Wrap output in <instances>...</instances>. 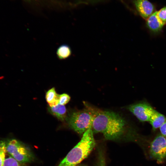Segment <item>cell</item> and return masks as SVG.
Here are the masks:
<instances>
[{"instance_id": "18", "label": "cell", "mask_w": 166, "mask_h": 166, "mask_svg": "<svg viewBox=\"0 0 166 166\" xmlns=\"http://www.w3.org/2000/svg\"><path fill=\"white\" fill-rule=\"evenodd\" d=\"M70 99V96L66 93L59 95V104L64 105L67 104Z\"/></svg>"}, {"instance_id": "1", "label": "cell", "mask_w": 166, "mask_h": 166, "mask_svg": "<svg viewBox=\"0 0 166 166\" xmlns=\"http://www.w3.org/2000/svg\"><path fill=\"white\" fill-rule=\"evenodd\" d=\"M93 115L92 129L93 133H102L107 140H117L127 138L136 141L141 139L136 130L118 113L91 106Z\"/></svg>"}, {"instance_id": "9", "label": "cell", "mask_w": 166, "mask_h": 166, "mask_svg": "<svg viewBox=\"0 0 166 166\" xmlns=\"http://www.w3.org/2000/svg\"><path fill=\"white\" fill-rule=\"evenodd\" d=\"M166 121V117L163 114L155 110L151 116L149 122L152 126L153 131L160 127Z\"/></svg>"}, {"instance_id": "21", "label": "cell", "mask_w": 166, "mask_h": 166, "mask_svg": "<svg viewBox=\"0 0 166 166\" xmlns=\"http://www.w3.org/2000/svg\"><path fill=\"white\" fill-rule=\"evenodd\" d=\"M165 138H166V137H165Z\"/></svg>"}, {"instance_id": "4", "label": "cell", "mask_w": 166, "mask_h": 166, "mask_svg": "<svg viewBox=\"0 0 166 166\" xmlns=\"http://www.w3.org/2000/svg\"><path fill=\"white\" fill-rule=\"evenodd\" d=\"M6 152L20 162L26 164L34 159L30 149L15 139L11 140L6 143Z\"/></svg>"}, {"instance_id": "6", "label": "cell", "mask_w": 166, "mask_h": 166, "mask_svg": "<svg viewBox=\"0 0 166 166\" xmlns=\"http://www.w3.org/2000/svg\"><path fill=\"white\" fill-rule=\"evenodd\" d=\"M127 109L142 122L149 121L151 116L155 111L150 104L145 101L129 105Z\"/></svg>"}, {"instance_id": "11", "label": "cell", "mask_w": 166, "mask_h": 166, "mask_svg": "<svg viewBox=\"0 0 166 166\" xmlns=\"http://www.w3.org/2000/svg\"><path fill=\"white\" fill-rule=\"evenodd\" d=\"M59 95L57 93L53 87L46 92L45 98L49 106H53L59 104Z\"/></svg>"}, {"instance_id": "3", "label": "cell", "mask_w": 166, "mask_h": 166, "mask_svg": "<svg viewBox=\"0 0 166 166\" xmlns=\"http://www.w3.org/2000/svg\"><path fill=\"white\" fill-rule=\"evenodd\" d=\"M85 105V109L72 112L67 118L69 126L80 134H83L92 128L94 118L89 105L88 103Z\"/></svg>"}, {"instance_id": "15", "label": "cell", "mask_w": 166, "mask_h": 166, "mask_svg": "<svg viewBox=\"0 0 166 166\" xmlns=\"http://www.w3.org/2000/svg\"><path fill=\"white\" fill-rule=\"evenodd\" d=\"M6 152V143L1 141H0V166H3Z\"/></svg>"}, {"instance_id": "12", "label": "cell", "mask_w": 166, "mask_h": 166, "mask_svg": "<svg viewBox=\"0 0 166 166\" xmlns=\"http://www.w3.org/2000/svg\"><path fill=\"white\" fill-rule=\"evenodd\" d=\"M72 54V50L69 46L66 44L60 45L56 51L57 58L60 60H64L70 57Z\"/></svg>"}, {"instance_id": "19", "label": "cell", "mask_w": 166, "mask_h": 166, "mask_svg": "<svg viewBox=\"0 0 166 166\" xmlns=\"http://www.w3.org/2000/svg\"><path fill=\"white\" fill-rule=\"evenodd\" d=\"M73 2L75 4H87L89 3L95 2L101 0H70ZM124 5L127 6L126 4L123 0H119Z\"/></svg>"}, {"instance_id": "7", "label": "cell", "mask_w": 166, "mask_h": 166, "mask_svg": "<svg viewBox=\"0 0 166 166\" xmlns=\"http://www.w3.org/2000/svg\"><path fill=\"white\" fill-rule=\"evenodd\" d=\"M133 2L137 11L144 18L147 19L153 13L154 6L148 0H134Z\"/></svg>"}, {"instance_id": "20", "label": "cell", "mask_w": 166, "mask_h": 166, "mask_svg": "<svg viewBox=\"0 0 166 166\" xmlns=\"http://www.w3.org/2000/svg\"><path fill=\"white\" fill-rule=\"evenodd\" d=\"M160 131L161 134L165 137H166V121L160 127Z\"/></svg>"}, {"instance_id": "16", "label": "cell", "mask_w": 166, "mask_h": 166, "mask_svg": "<svg viewBox=\"0 0 166 166\" xmlns=\"http://www.w3.org/2000/svg\"><path fill=\"white\" fill-rule=\"evenodd\" d=\"M157 16L161 22L164 25L166 24V6L157 11Z\"/></svg>"}, {"instance_id": "17", "label": "cell", "mask_w": 166, "mask_h": 166, "mask_svg": "<svg viewBox=\"0 0 166 166\" xmlns=\"http://www.w3.org/2000/svg\"><path fill=\"white\" fill-rule=\"evenodd\" d=\"M29 4L36 5H41L49 2H53L54 0H23Z\"/></svg>"}, {"instance_id": "14", "label": "cell", "mask_w": 166, "mask_h": 166, "mask_svg": "<svg viewBox=\"0 0 166 166\" xmlns=\"http://www.w3.org/2000/svg\"><path fill=\"white\" fill-rule=\"evenodd\" d=\"M97 161L96 166H106L104 151L101 148L98 149Z\"/></svg>"}, {"instance_id": "13", "label": "cell", "mask_w": 166, "mask_h": 166, "mask_svg": "<svg viewBox=\"0 0 166 166\" xmlns=\"http://www.w3.org/2000/svg\"><path fill=\"white\" fill-rule=\"evenodd\" d=\"M3 166H26L25 163L20 162L11 156L5 158Z\"/></svg>"}, {"instance_id": "8", "label": "cell", "mask_w": 166, "mask_h": 166, "mask_svg": "<svg viewBox=\"0 0 166 166\" xmlns=\"http://www.w3.org/2000/svg\"><path fill=\"white\" fill-rule=\"evenodd\" d=\"M146 25L149 29L154 33L160 31L164 25L157 16V11L153 13L147 19Z\"/></svg>"}, {"instance_id": "2", "label": "cell", "mask_w": 166, "mask_h": 166, "mask_svg": "<svg viewBox=\"0 0 166 166\" xmlns=\"http://www.w3.org/2000/svg\"><path fill=\"white\" fill-rule=\"evenodd\" d=\"M92 128L83 134L80 142L68 153L58 166H76L89 155L96 143Z\"/></svg>"}, {"instance_id": "5", "label": "cell", "mask_w": 166, "mask_h": 166, "mask_svg": "<svg viewBox=\"0 0 166 166\" xmlns=\"http://www.w3.org/2000/svg\"><path fill=\"white\" fill-rule=\"evenodd\" d=\"M149 151L152 158L159 163H162L166 158L165 137L161 134L157 135L150 144Z\"/></svg>"}, {"instance_id": "10", "label": "cell", "mask_w": 166, "mask_h": 166, "mask_svg": "<svg viewBox=\"0 0 166 166\" xmlns=\"http://www.w3.org/2000/svg\"><path fill=\"white\" fill-rule=\"evenodd\" d=\"M48 110L51 114L61 121L64 120L66 117V109L64 105L58 104L53 106H49Z\"/></svg>"}]
</instances>
